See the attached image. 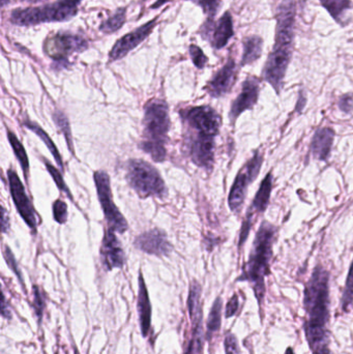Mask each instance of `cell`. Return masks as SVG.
I'll list each match as a JSON object with an SVG mask.
<instances>
[{
	"mask_svg": "<svg viewBox=\"0 0 353 354\" xmlns=\"http://www.w3.org/2000/svg\"><path fill=\"white\" fill-rule=\"evenodd\" d=\"M304 330L311 351L330 346V272L321 264L315 266L305 286Z\"/></svg>",
	"mask_w": 353,
	"mask_h": 354,
	"instance_id": "1",
	"label": "cell"
},
{
	"mask_svg": "<svg viewBox=\"0 0 353 354\" xmlns=\"http://www.w3.org/2000/svg\"><path fill=\"white\" fill-rule=\"evenodd\" d=\"M296 14L294 0H283L278 6L275 45L269 54L263 73V79L271 85L277 95L281 93L294 52Z\"/></svg>",
	"mask_w": 353,
	"mask_h": 354,
	"instance_id": "2",
	"label": "cell"
},
{
	"mask_svg": "<svg viewBox=\"0 0 353 354\" xmlns=\"http://www.w3.org/2000/svg\"><path fill=\"white\" fill-rule=\"evenodd\" d=\"M278 228L267 221H263L255 235L254 243L245 264L242 276L238 281H246L252 285L259 307H263L265 297V278L271 274L273 248Z\"/></svg>",
	"mask_w": 353,
	"mask_h": 354,
	"instance_id": "3",
	"label": "cell"
},
{
	"mask_svg": "<svg viewBox=\"0 0 353 354\" xmlns=\"http://www.w3.org/2000/svg\"><path fill=\"white\" fill-rule=\"evenodd\" d=\"M168 105L161 100H153L145 106L143 120V140L140 149L151 156L155 162L166 159V141L169 131Z\"/></svg>",
	"mask_w": 353,
	"mask_h": 354,
	"instance_id": "4",
	"label": "cell"
},
{
	"mask_svg": "<svg viewBox=\"0 0 353 354\" xmlns=\"http://www.w3.org/2000/svg\"><path fill=\"white\" fill-rule=\"evenodd\" d=\"M83 0H56L37 8H25L10 12V21L17 26H32L41 23L64 22L78 14Z\"/></svg>",
	"mask_w": 353,
	"mask_h": 354,
	"instance_id": "5",
	"label": "cell"
},
{
	"mask_svg": "<svg viewBox=\"0 0 353 354\" xmlns=\"http://www.w3.org/2000/svg\"><path fill=\"white\" fill-rule=\"evenodd\" d=\"M126 180L140 197L163 198L167 195L165 183L158 170L142 160H131Z\"/></svg>",
	"mask_w": 353,
	"mask_h": 354,
	"instance_id": "6",
	"label": "cell"
},
{
	"mask_svg": "<svg viewBox=\"0 0 353 354\" xmlns=\"http://www.w3.org/2000/svg\"><path fill=\"white\" fill-rule=\"evenodd\" d=\"M263 160L265 159L263 153L259 151H254L253 157L245 164L244 167L236 176L228 198L230 209L234 214H238L242 210L249 185L258 177L263 167Z\"/></svg>",
	"mask_w": 353,
	"mask_h": 354,
	"instance_id": "7",
	"label": "cell"
},
{
	"mask_svg": "<svg viewBox=\"0 0 353 354\" xmlns=\"http://www.w3.org/2000/svg\"><path fill=\"white\" fill-rule=\"evenodd\" d=\"M95 183L97 187V197L101 203L102 209L105 214L109 229L118 233H124L128 230V225L117 206L113 203L110 178L106 172L97 171L95 174Z\"/></svg>",
	"mask_w": 353,
	"mask_h": 354,
	"instance_id": "8",
	"label": "cell"
},
{
	"mask_svg": "<svg viewBox=\"0 0 353 354\" xmlns=\"http://www.w3.org/2000/svg\"><path fill=\"white\" fill-rule=\"evenodd\" d=\"M88 48V41L79 35L58 32L44 43V51L55 62H66L73 53H80Z\"/></svg>",
	"mask_w": 353,
	"mask_h": 354,
	"instance_id": "9",
	"label": "cell"
},
{
	"mask_svg": "<svg viewBox=\"0 0 353 354\" xmlns=\"http://www.w3.org/2000/svg\"><path fill=\"white\" fill-rule=\"evenodd\" d=\"M180 115L192 132L216 137L219 134L221 118L209 106H198L182 110Z\"/></svg>",
	"mask_w": 353,
	"mask_h": 354,
	"instance_id": "10",
	"label": "cell"
},
{
	"mask_svg": "<svg viewBox=\"0 0 353 354\" xmlns=\"http://www.w3.org/2000/svg\"><path fill=\"white\" fill-rule=\"evenodd\" d=\"M8 183H10V195H12V201H14L19 214L28 225L31 230H37V216L35 214V207L31 204L28 196L26 195L22 181L17 176L16 172L12 169L8 171Z\"/></svg>",
	"mask_w": 353,
	"mask_h": 354,
	"instance_id": "11",
	"label": "cell"
},
{
	"mask_svg": "<svg viewBox=\"0 0 353 354\" xmlns=\"http://www.w3.org/2000/svg\"><path fill=\"white\" fill-rule=\"evenodd\" d=\"M216 136L192 132L190 137V157L193 163L207 170L213 169L215 161Z\"/></svg>",
	"mask_w": 353,
	"mask_h": 354,
	"instance_id": "12",
	"label": "cell"
},
{
	"mask_svg": "<svg viewBox=\"0 0 353 354\" xmlns=\"http://www.w3.org/2000/svg\"><path fill=\"white\" fill-rule=\"evenodd\" d=\"M158 18L153 19L145 23L142 26L138 27L135 30L126 33L124 37H120L110 51L109 58L111 62L122 59L124 56L128 55L137 46L140 45L151 32L157 25Z\"/></svg>",
	"mask_w": 353,
	"mask_h": 354,
	"instance_id": "13",
	"label": "cell"
},
{
	"mask_svg": "<svg viewBox=\"0 0 353 354\" xmlns=\"http://www.w3.org/2000/svg\"><path fill=\"white\" fill-rule=\"evenodd\" d=\"M260 95V80L256 77H248L242 83V91L234 100L230 109L229 118L232 124L238 120L240 114L252 110L256 105Z\"/></svg>",
	"mask_w": 353,
	"mask_h": 354,
	"instance_id": "14",
	"label": "cell"
},
{
	"mask_svg": "<svg viewBox=\"0 0 353 354\" xmlns=\"http://www.w3.org/2000/svg\"><path fill=\"white\" fill-rule=\"evenodd\" d=\"M205 32L211 46L215 49H222L227 45L229 39L234 35L233 21L229 12H226L217 22H213V19H209L204 24Z\"/></svg>",
	"mask_w": 353,
	"mask_h": 354,
	"instance_id": "15",
	"label": "cell"
},
{
	"mask_svg": "<svg viewBox=\"0 0 353 354\" xmlns=\"http://www.w3.org/2000/svg\"><path fill=\"white\" fill-rule=\"evenodd\" d=\"M135 247L145 253L155 256H166L171 252L172 245L165 233L160 229H153L139 235L135 241Z\"/></svg>",
	"mask_w": 353,
	"mask_h": 354,
	"instance_id": "16",
	"label": "cell"
},
{
	"mask_svg": "<svg viewBox=\"0 0 353 354\" xmlns=\"http://www.w3.org/2000/svg\"><path fill=\"white\" fill-rule=\"evenodd\" d=\"M236 79V64L233 58H229L207 85V91L213 97H220L229 93Z\"/></svg>",
	"mask_w": 353,
	"mask_h": 354,
	"instance_id": "17",
	"label": "cell"
},
{
	"mask_svg": "<svg viewBox=\"0 0 353 354\" xmlns=\"http://www.w3.org/2000/svg\"><path fill=\"white\" fill-rule=\"evenodd\" d=\"M101 257L106 270L122 268L124 264V253L115 231L108 229L104 235L101 248Z\"/></svg>",
	"mask_w": 353,
	"mask_h": 354,
	"instance_id": "18",
	"label": "cell"
},
{
	"mask_svg": "<svg viewBox=\"0 0 353 354\" xmlns=\"http://www.w3.org/2000/svg\"><path fill=\"white\" fill-rule=\"evenodd\" d=\"M335 130L329 127L317 129L311 141V153L319 161L327 162L335 140Z\"/></svg>",
	"mask_w": 353,
	"mask_h": 354,
	"instance_id": "19",
	"label": "cell"
},
{
	"mask_svg": "<svg viewBox=\"0 0 353 354\" xmlns=\"http://www.w3.org/2000/svg\"><path fill=\"white\" fill-rule=\"evenodd\" d=\"M137 309H138L141 334H142L144 338H146L151 328V305L149 291H147L144 278H143V274L141 272L139 274V292Z\"/></svg>",
	"mask_w": 353,
	"mask_h": 354,
	"instance_id": "20",
	"label": "cell"
},
{
	"mask_svg": "<svg viewBox=\"0 0 353 354\" xmlns=\"http://www.w3.org/2000/svg\"><path fill=\"white\" fill-rule=\"evenodd\" d=\"M271 189H273V172H269L260 183V187L247 212L246 216L253 218L255 214H263L267 210L271 200Z\"/></svg>",
	"mask_w": 353,
	"mask_h": 354,
	"instance_id": "21",
	"label": "cell"
},
{
	"mask_svg": "<svg viewBox=\"0 0 353 354\" xmlns=\"http://www.w3.org/2000/svg\"><path fill=\"white\" fill-rule=\"evenodd\" d=\"M263 39L258 35H251L244 41V54H242V66H248L259 59L263 54Z\"/></svg>",
	"mask_w": 353,
	"mask_h": 354,
	"instance_id": "22",
	"label": "cell"
},
{
	"mask_svg": "<svg viewBox=\"0 0 353 354\" xmlns=\"http://www.w3.org/2000/svg\"><path fill=\"white\" fill-rule=\"evenodd\" d=\"M222 309H223V301L221 297H218L211 307V313L207 319L205 340L211 341L213 335L219 332L221 328Z\"/></svg>",
	"mask_w": 353,
	"mask_h": 354,
	"instance_id": "23",
	"label": "cell"
},
{
	"mask_svg": "<svg viewBox=\"0 0 353 354\" xmlns=\"http://www.w3.org/2000/svg\"><path fill=\"white\" fill-rule=\"evenodd\" d=\"M25 127H26L28 130H30L31 132L35 133L37 136H39V138L45 143L46 147L49 149L50 153L53 156L54 159H55L56 163L59 166L60 169H64V164H62L61 156H60L59 151L56 149L55 145H54L52 139L48 136L47 133L41 128V127L37 126L35 122H25Z\"/></svg>",
	"mask_w": 353,
	"mask_h": 354,
	"instance_id": "24",
	"label": "cell"
},
{
	"mask_svg": "<svg viewBox=\"0 0 353 354\" xmlns=\"http://www.w3.org/2000/svg\"><path fill=\"white\" fill-rule=\"evenodd\" d=\"M319 1L330 15L341 24L343 23L342 19L345 16V12L352 6L350 0H319Z\"/></svg>",
	"mask_w": 353,
	"mask_h": 354,
	"instance_id": "25",
	"label": "cell"
},
{
	"mask_svg": "<svg viewBox=\"0 0 353 354\" xmlns=\"http://www.w3.org/2000/svg\"><path fill=\"white\" fill-rule=\"evenodd\" d=\"M126 19V8H120L110 18L99 25V30L106 35L116 32L124 26Z\"/></svg>",
	"mask_w": 353,
	"mask_h": 354,
	"instance_id": "26",
	"label": "cell"
},
{
	"mask_svg": "<svg viewBox=\"0 0 353 354\" xmlns=\"http://www.w3.org/2000/svg\"><path fill=\"white\" fill-rule=\"evenodd\" d=\"M6 135H8V141H10V147H12V151H14L15 156H16L17 160L19 161L21 167H22L23 172H24L25 176H28L29 172V160L27 157L26 151H25L24 147L22 143L20 142L16 135L12 132V131L6 130Z\"/></svg>",
	"mask_w": 353,
	"mask_h": 354,
	"instance_id": "27",
	"label": "cell"
},
{
	"mask_svg": "<svg viewBox=\"0 0 353 354\" xmlns=\"http://www.w3.org/2000/svg\"><path fill=\"white\" fill-rule=\"evenodd\" d=\"M341 308L342 311L346 312V313H348L353 308V260L350 272H348L347 279H346L343 295H342Z\"/></svg>",
	"mask_w": 353,
	"mask_h": 354,
	"instance_id": "28",
	"label": "cell"
},
{
	"mask_svg": "<svg viewBox=\"0 0 353 354\" xmlns=\"http://www.w3.org/2000/svg\"><path fill=\"white\" fill-rule=\"evenodd\" d=\"M53 120L54 122H55L56 126L59 128L62 134L64 135V138H66V142H68V149H70L72 153H74V151H73L72 133H70V124H68V118H66V116L64 115V113H61V112L56 111L55 113L53 114Z\"/></svg>",
	"mask_w": 353,
	"mask_h": 354,
	"instance_id": "29",
	"label": "cell"
},
{
	"mask_svg": "<svg viewBox=\"0 0 353 354\" xmlns=\"http://www.w3.org/2000/svg\"><path fill=\"white\" fill-rule=\"evenodd\" d=\"M45 306V297H44L41 289L37 286H33V310H35L39 324H41V320H43Z\"/></svg>",
	"mask_w": 353,
	"mask_h": 354,
	"instance_id": "30",
	"label": "cell"
},
{
	"mask_svg": "<svg viewBox=\"0 0 353 354\" xmlns=\"http://www.w3.org/2000/svg\"><path fill=\"white\" fill-rule=\"evenodd\" d=\"M189 1L194 2L195 4L200 6L209 19H213L221 6V0H189Z\"/></svg>",
	"mask_w": 353,
	"mask_h": 354,
	"instance_id": "31",
	"label": "cell"
},
{
	"mask_svg": "<svg viewBox=\"0 0 353 354\" xmlns=\"http://www.w3.org/2000/svg\"><path fill=\"white\" fill-rule=\"evenodd\" d=\"M45 165L46 168H47L48 172L51 174L52 178L55 181L58 189L61 192H64V193L68 196L70 199H73L72 194H70V191L68 189V187H66V183H64V178H62L61 174H60V172L58 171V169H56L52 164H50L47 160H45Z\"/></svg>",
	"mask_w": 353,
	"mask_h": 354,
	"instance_id": "32",
	"label": "cell"
},
{
	"mask_svg": "<svg viewBox=\"0 0 353 354\" xmlns=\"http://www.w3.org/2000/svg\"><path fill=\"white\" fill-rule=\"evenodd\" d=\"M189 52H190L193 64L196 66V68H203L207 66L209 58L203 53L202 49H201L200 47H198L197 45H191L190 47H189Z\"/></svg>",
	"mask_w": 353,
	"mask_h": 354,
	"instance_id": "33",
	"label": "cell"
},
{
	"mask_svg": "<svg viewBox=\"0 0 353 354\" xmlns=\"http://www.w3.org/2000/svg\"><path fill=\"white\" fill-rule=\"evenodd\" d=\"M54 220L59 224H64L68 218V205L62 200L57 199L53 203Z\"/></svg>",
	"mask_w": 353,
	"mask_h": 354,
	"instance_id": "34",
	"label": "cell"
},
{
	"mask_svg": "<svg viewBox=\"0 0 353 354\" xmlns=\"http://www.w3.org/2000/svg\"><path fill=\"white\" fill-rule=\"evenodd\" d=\"M224 346H225L226 354H242L240 353L238 338L232 333L226 335Z\"/></svg>",
	"mask_w": 353,
	"mask_h": 354,
	"instance_id": "35",
	"label": "cell"
},
{
	"mask_svg": "<svg viewBox=\"0 0 353 354\" xmlns=\"http://www.w3.org/2000/svg\"><path fill=\"white\" fill-rule=\"evenodd\" d=\"M4 257H6V263L10 266V270H12V272H15V274L18 277L19 281H20L21 284L23 285L22 274H21L16 259H15L14 255H12V251H10V249L8 247H6V249H4Z\"/></svg>",
	"mask_w": 353,
	"mask_h": 354,
	"instance_id": "36",
	"label": "cell"
},
{
	"mask_svg": "<svg viewBox=\"0 0 353 354\" xmlns=\"http://www.w3.org/2000/svg\"><path fill=\"white\" fill-rule=\"evenodd\" d=\"M339 108L341 111L345 113H350L353 110V95L352 93H346L342 95L339 100Z\"/></svg>",
	"mask_w": 353,
	"mask_h": 354,
	"instance_id": "37",
	"label": "cell"
},
{
	"mask_svg": "<svg viewBox=\"0 0 353 354\" xmlns=\"http://www.w3.org/2000/svg\"><path fill=\"white\" fill-rule=\"evenodd\" d=\"M238 306H240V301H238V297L234 295L233 297L230 299L228 301L227 306H226L225 316L226 318L232 317L236 315V312L238 310Z\"/></svg>",
	"mask_w": 353,
	"mask_h": 354,
	"instance_id": "38",
	"label": "cell"
},
{
	"mask_svg": "<svg viewBox=\"0 0 353 354\" xmlns=\"http://www.w3.org/2000/svg\"><path fill=\"white\" fill-rule=\"evenodd\" d=\"M1 315L2 317L6 318V319H10V318H12V313H10V307H8V304H6L4 293H2Z\"/></svg>",
	"mask_w": 353,
	"mask_h": 354,
	"instance_id": "39",
	"label": "cell"
},
{
	"mask_svg": "<svg viewBox=\"0 0 353 354\" xmlns=\"http://www.w3.org/2000/svg\"><path fill=\"white\" fill-rule=\"evenodd\" d=\"M1 218L2 232L6 233V231H8V227H10V220H8V216H6V210L4 207H2Z\"/></svg>",
	"mask_w": 353,
	"mask_h": 354,
	"instance_id": "40",
	"label": "cell"
},
{
	"mask_svg": "<svg viewBox=\"0 0 353 354\" xmlns=\"http://www.w3.org/2000/svg\"><path fill=\"white\" fill-rule=\"evenodd\" d=\"M312 354H334L330 346L321 347V348L315 349L312 351Z\"/></svg>",
	"mask_w": 353,
	"mask_h": 354,
	"instance_id": "41",
	"label": "cell"
},
{
	"mask_svg": "<svg viewBox=\"0 0 353 354\" xmlns=\"http://www.w3.org/2000/svg\"><path fill=\"white\" fill-rule=\"evenodd\" d=\"M170 0H157L153 6H151L153 10H155V8H160V6H164V4L169 2Z\"/></svg>",
	"mask_w": 353,
	"mask_h": 354,
	"instance_id": "42",
	"label": "cell"
},
{
	"mask_svg": "<svg viewBox=\"0 0 353 354\" xmlns=\"http://www.w3.org/2000/svg\"><path fill=\"white\" fill-rule=\"evenodd\" d=\"M285 354H296L294 353V349L292 347H288L287 351H285Z\"/></svg>",
	"mask_w": 353,
	"mask_h": 354,
	"instance_id": "43",
	"label": "cell"
},
{
	"mask_svg": "<svg viewBox=\"0 0 353 354\" xmlns=\"http://www.w3.org/2000/svg\"><path fill=\"white\" fill-rule=\"evenodd\" d=\"M19 1L33 2V3H37V2L41 1V0H19Z\"/></svg>",
	"mask_w": 353,
	"mask_h": 354,
	"instance_id": "44",
	"label": "cell"
},
{
	"mask_svg": "<svg viewBox=\"0 0 353 354\" xmlns=\"http://www.w3.org/2000/svg\"><path fill=\"white\" fill-rule=\"evenodd\" d=\"M8 2H10V0H1V6H2V8H4V6H6V4L8 3Z\"/></svg>",
	"mask_w": 353,
	"mask_h": 354,
	"instance_id": "45",
	"label": "cell"
},
{
	"mask_svg": "<svg viewBox=\"0 0 353 354\" xmlns=\"http://www.w3.org/2000/svg\"><path fill=\"white\" fill-rule=\"evenodd\" d=\"M56 354H57V353H56Z\"/></svg>",
	"mask_w": 353,
	"mask_h": 354,
	"instance_id": "46",
	"label": "cell"
}]
</instances>
